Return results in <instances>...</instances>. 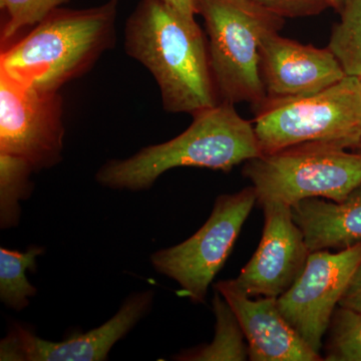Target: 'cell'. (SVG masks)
<instances>
[{
  "instance_id": "6da1fadb",
  "label": "cell",
  "mask_w": 361,
  "mask_h": 361,
  "mask_svg": "<svg viewBox=\"0 0 361 361\" xmlns=\"http://www.w3.org/2000/svg\"><path fill=\"white\" fill-rule=\"evenodd\" d=\"M123 47L155 78L168 113L194 116L220 103L206 35L163 0H140L126 23Z\"/></svg>"
},
{
  "instance_id": "7a4b0ae2",
  "label": "cell",
  "mask_w": 361,
  "mask_h": 361,
  "mask_svg": "<svg viewBox=\"0 0 361 361\" xmlns=\"http://www.w3.org/2000/svg\"><path fill=\"white\" fill-rule=\"evenodd\" d=\"M120 0L89 8L61 7L1 47L0 73L33 87L59 92L85 75L116 44Z\"/></svg>"
},
{
  "instance_id": "3957f363",
  "label": "cell",
  "mask_w": 361,
  "mask_h": 361,
  "mask_svg": "<svg viewBox=\"0 0 361 361\" xmlns=\"http://www.w3.org/2000/svg\"><path fill=\"white\" fill-rule=\"evenodd\" d=\"M192 116L190 127L174 139L104 164L97 171V182L110 189L142 191L172 169L230 172L237 165L262 156L253 123L242 118L234 104L220 102Z\"/></svg>"
},
{
  "instance_id": "277c9868",
  "label": "cell",
  "mask_w": 361,
  "mask_h": 361,
  "mask_svg": "<svg viewBox=\"0 0 361 361\" xmlns=\"http://www.w3.org/2000/svg\"><path fill=\"white\" fill-rule=\"evenodd\" d=\"M210 54L211 71L220 102L250 103L266 99L260 73V44L279 32L284 18L250 0H198Z\"/></svg>"
},
{
  "instance_id": "5b68a950",
  "label": "cell",
  "mask_w": 361,
  "mask_h": 361,
  "mask_svg": "<svg viewBox=\"0 0 361 361\" xmlns=\"http://www.w3.org/2000/svg\"><path fill=\"white\" fill-rule=\"evenodd\" d=\"M254 129L262 155L306 142L358 149L361 87L346 75L326 89L291 97H267L255 106Z\"/></svg>"
},
{
  "instance_id": "8992f818",
  "label": "cell",
  "mask_w": 361,
  "mask_h": 361,
  "mask_svg": "<svg viewBox=\"0 0 361 361\" xmlns=\"http://www.w3.org/2000/svg\"><path fill=\"white\" fill-rule=\"evenodd\" d=\"M258 203L293 206L308 198L341 202L361 186V152L322 142H306L247 161Z\"/></svg>"
},
{
  "instance_id": "52a82bcc",
  "label": "cell",
  "mask_w": 361,
  "mask_h": 361,
  "mask_svg": "<svg viewBox=\"0 0 361 361\" xmlns=\"http://www.w3.org/2000/svg\"><path fill=\"white\" fill-rule=\"evenodd\" d=\"M256 202L257 193L253 186L235 194L221 195L210 217L193 236L151 256L154 268L175 280L183 296L193 302H204L209 286L231 254Z\"/></svg>"
},
{
  "instance_id": "ba28073f",
  "label": "cell",
  "mask_w": 361,
  "mask_h": 361,
  "mask_svg": "<svg viewBox=\"0 0 361 361\" xmlns=\"http://www.w3.org/2000/svg\"><path fill=\"white\" fill-rule=\"evenodd\" d=\"M63 99L0 73V153L27 161L35 171L61 161Z\"/></svg>"
},
{
  "instance_id": "9c48e42d",
  "label": "cell",
  "mask_w": 361,
  "mask_h": 361,
  "mask_svg": "<svg viewBox=\"0 0 361 361\" xmlns=\"http://www.w3.org/2000/svg\"><path fill=\"white\" fill-rule=\"evenodd\" d=\"M360 262L361 242L337 253L311 252L300 276L277 298L287 322L316 353Z\"/></svg>"
},
{
  "instance_id": "30bf717a",
  "label": "cell",
  "mask_w": 361,
  "mask_h": 361,
  "mask_svg": "<svg viewBox=\"0 0 361 361\" xmlns=\"http://www.w3.org/2000/svg\"><path fill=\"white\" fill-rule=\"evenodd\" d=\"M264 227L257 250L232 284L246 295L275 297L285 293L300 276L310 251L294 222L291 206L261 204Z\"/></svg>"
},
{
  "instance_id": "8fae6325",
  "label": "cell",
  "mask_w": 361,
  "mask_h": 361,
  "mask_svg": "<svg viewBox=\"0 0 361 361\" xmlns=\"http://www.w3.org/2000/svg\"><path fill=\"white\" fill-rule=\"evenodd\" d=\"M154 292L130 295L109 322L63 341H45L16 324L0 343L2 361H103L116 342L127 336L151 310Z\"/></svg>"
},
{
  "instance_id": "7c38bea8",
  "label": "cell",
  "mask_w": 361,
  "mask_h": 361,
  "mask_svg": "<svg viewBox=\"0 0 361 361\" xmlns=\"http://www.w3.org/2000/svg\"><path fill=\"white\" fill-rule=\"evenodd\" d=\"M260 73L266 97L315 94L346 77L329 47L319 49L268 33L260 44Z\"/></svg>"
},
{
  "instance_id": "4fadbf2b",
  "label": "cell",
  "mask_w": 361,
  "mask_h": 361,
  "mask_svg": "<svg viewBox=\"0 0 361 361\" xmlns=\"http://www.w3.org/2000/svg\"><path fill=\"white\" fill-rule=\"evenodd\" d=\"M214 287L238 318L248 345L249 360H324L287 322L275 297L254 300L237 289L231 280L219 281Z\"/></svg>"
},
{
  "instance_id": "5bb4252c",
  "label": "cell",
  "mask_w": 361,
  "mask_h": 361,
  "mask_svg": "<svg viewBox=\"0 0 361 361\" xmlns=\"http://www.w3.org/2000/svg\"><path fill=\"white\" fill-rule=\"evenodd\" d=\"M291 208L310 253L342 250L361 242V186L343 201L308 198Z\"/></svg>"
},
{
  "instance_id": "9a60e30c",
  "label": "cell",
  "mask_w": 361,
  "mask_h": 361,
  "mask_svg": "<svg viewBox=\"0 0 361 361\" xmlns=\"http://www.w3.org/2000/svg\"><path fill=\"white\" fill-rule=\"evenodd\" d=\"M216 316L215 337L210 344L185 351L175 360L189 361L249 360L248 345L234 311L219 292L213 299Z\"/></svg>"
},
{
  "instance_id": "2e32d148",
  "label": "cell",
  "mask_w": 361,
  "mask_h": 361,
  "mask_svg": "<svg viewBox=\"0 0 361 361\" xmlns=\"http://www.w3.org/2000/svg\"><path fill=\"white\" fill-rule=\"evenodd\" d=\"M44 249L30 246L25 252L0 248V299L2 302L20 311L27 307L30 297L37 294L26 277V271L37 269V256Z\"/></svg>"
},
{
  "instance_id": "e0dca14e",
  "label": "cell",
  "mask_w": 361,
  "mask_h": 361,
  "mask_svg": "<svg viewBox=\"0 0 361 361\" xmlns=\"http://www.w3.org/2000/svg\"><path fill=\"white\" fill-rule=\"evenodd\" d=\"M35 172L23 159L0 153V224L8 229L18 223L20 201L32 191L30 175Z\"/></svg>"
},
{
  "instance_id": "ac0fdd59",
  "label": "cell",
  "mask_w": 361,
  "mask_h": 361,
  "mask_svg": "<svg viewBox=\"0 0 361 361\" xmlns=\"http://www.w3.org/2000/svg\"><path fill=\"white\" fill-rule=\"evenodd\" d=\"M341 20L332 28L329 49L346 75H361V0H344Z\"/></svg>"
},
{
  "instance_id": "d6986e66",
  "label": "cell",
  "mask_w": 361,
  "mask_h": 361,
  "mask_svg": "<svg viewBox=\"0 0 361 361\" xmlns=\"http://www.w3.org/2000/svg\"><path fill=\"white\" fill-rule=\"evenodd\" d=\"M70 0H0L1 47L13 42L23 30H30Z\"/></svg>"
},
{
  "instance_id": "ffe728a7",
  "label": "cell",
  "mask_w": 361,
  "mask_h": 361,
  "mask_svg": "<svg viewBox=\"0 0 361 361\" xmlns=\"http://www.w3.org/2000/svg\"><path fill=\"white\" fill-rule=\"evenodd\" d=\"M329 330L324 360L361 361V313L338 306Z\"/></svg>"
},
{
  "instance_id": "44dd1931",
  "label": "cell",
  "mask_w": 361,
  "mask_h": 361,
  "mask_svg": "<svg viewBox=\"0 0 361 361\" xmlns=\"http://www.w3.org/2000/svg\"><path fill=\"white\" fill-rule=\"evenodd\" d=\"M270 13L285 18L317 16L329 7L326 0H250Z\"/></svg>"
},
{
  "instance_id": "7402d4cb",
  "label": "cell",
  "mask_w": 361,
  "mask_h": 361,
  "mask_svg": "<svg viewBox=\"0 0 361 361\" xmlns=\"http://www.w3.org/2000/svg\"><path fill=\"white\" fill-rule=\"evenodd\" d=\"M339 306L361 313V262L342 296Z\"/></svg>"
},
{
  "instance_id": "603a6c76",
  "label": "cell",
  "mask_w": 361,
  "mask_h": 361,
  "mask_svg": "<svg viewBox=\"0 0 361 361\" xmlns=\"http://www.w3.org/2000/svg\"><path fill=\"white\" fill-rule=\"evenodd\" d=\"M163 1L188 18H195V16L198 14V0H163Z\"/></svg>"
},
{
  "instance_id": "cb8c5ba5",
  "label": "cell",
  "mask_w": 361,
  "mask_h": 361,
  "mask_svg": "<svg viewBox=\"0 0 361 361\" xmlns=\"http://www.w3.org/2000/svg\"><path fill=\"white\" fill-rule=\"evenodd\" d=\"M327 4H329V7H332L334 11H336L337 13L341 11L342 6H343L344 0H326Z\"/></svg>"
},
{
  "instance_id": "d4e9b609",
  "label": "cell",
  "mask_w": 361,
  "mask_h": 361,
  "mask_svg": "<svg viewBox=\"0 0 361 361\" xmlns=\"http://www.w3.org/2000/svg\"><path fill=\"white\" fill-rule=\"evenodd\" d=\"M358 78V80H360V87H361V75H360V77H357Z\"/></svg>"
},
{
  "instance_id": "484cf974",
  "label": "cell",
  "mask_w": 361,
  "mask_h": 361,
  "mask_svg": "<svg viewBox=\"0 0 361 361\" xmlns=\"http://www.w3.org/2000/svg\"><path fill=\"white\" fill-rule=\"evenodd\" d=\"M358 149H360L361 151V142H360V147H358Z\"/></svg>"
}]
</instances>
